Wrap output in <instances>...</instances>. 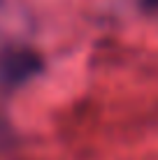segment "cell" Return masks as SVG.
I'll return each instance as SVG.
<instances>
[{"instance_id":"1","label":"cell","mask_w":158,"mask_h":160,"mask_svg":"<svg viewBox=\"0 0 158 160\" xmlns=\"http://www.w3.org/2000/svg\"><path fill=\"white\" fill-rule=\"evenodd\" d=\"M40 72V58L30 49H7L0 53V81L7 86L23 84Z\"/></svg>"},{"instance_id":"2","label":"cell","mask_w":158,"mask_h":160,"mask_svg":"<svg viewBox=\"0 0 158 160\" xmlns=\"http://www.w3.org/2000/svg\"><path fill=\"white\" fill-rule=\"evenodd\" d=\"M144 7L146 9H154V12H158V0H142Z\"/></svg>"}]
</instances>
